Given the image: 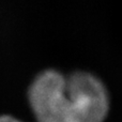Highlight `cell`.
<instances>
[{
  "mask_svg": "<svg viewBox=\"0 0 122 122\" xmlns=\"http://www.w3.org/2000/svg\"><path fill=\"white\" fill-rule=\"evenodd\" d=\"M0 122H23V121L16 119L15 117L8 116V115H3V116H0Z\"/></svg>",
  "mask_w": 122,
  "mask_h": 122,
  "instance_id": "obj_2",
  "label": "cell"
},
{
  "mask_svg": "<svg viewBox=\"0 0 122 122\" xmlns=\"http://www.w3.org/2000/svg\"><path fill=\"white\" fill-rule=\"evenodd\" d=\"M28 99L38 122H103L109 109L105 86L87 72H43L32 81Z\"/></svg>",
  "mask_w": 122,
  "mask_h": 122,
  "instance_id": "obj_1",
  "label": "cell"
}]
</instances>
